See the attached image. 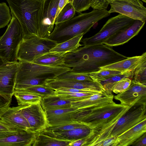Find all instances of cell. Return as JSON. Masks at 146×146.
Here are the masks:
<instances>
[{"mask_svg": "<svg viewBox=\"0 0 146 146\" xmlns=\"http://www.w3.org/2000/svg\"><path fill=\"white\" fill-rule=\"evenodd\" d=\"M146 103L137 102L107 125L96 131L92 129L86 146H95L110 137H117L146 119Z\"/></svg>", "mask_w": 146, "mask_h": 146, "instance_id": "cell-2", "label": "cell"}, {"mask_svg": "<svg viewBox=\"0 0 146 146\" xmlns=\"http://www.w3.org/2000/svg\"><path fill=\"white\" fill-rule=\"evenodd\" d=\"M135 20L119 14L109 19L100 30L92 36L82 39L84 46L103 44L110 37L131 25Z\"/></svg>", "mask_w": 146, "mask_h": 146, "instance_id": "cell-9", "label": "cell"}, {"mask_svg": "<svg viewBox=\"0 0 146 146\" xmlns=\"http://www.w3.org/2000/svg\"><path fill=\"white\" fill-rule=\"evenodd\" d=\"M134 70H131L121 73L114 76L106 80L98 82L106 90L112 91L114 86L120 80L125 78H128L132 79Z\"/></svg>", "mask_w": 146, "mask_h": 146, "instance_id": "cell-29", "label": "cell"}, {"mask_svg": "<svg viewBox=\"0 0 146 146\" xmlns=\"http://www.w3.org/2000/svg\"><path fill=\"white\" fill-rule=\"evenodd\" d=\"M117 137H110L98 143L96 146H113Z\"/></svg>", "mask_w": 146, "mask_h": 146, "instance_id": "cell-42", "label": "cell"}, {"mask_svg": "<svg viewBox=\"0 0 146 146\" xmlns=\"http://www.w3.org/2000/svg\"><path fill=\"white\" fill-rule=\"evenodd\" d=\"M118 0L129 1V0Z\"/></svg>", "mask_w": 146, "mask_h": 146, "instance_id": "cell-51", "label": "cell"}, {"mask_svg": "<svg viewBox=\"0 0 146 146\" xmlns=\"http://www.w3.org/2000/svg\"><path fill=\"white\" fill-rule=\"evenodd\" d=\"M64 65L71 72L89 74L100 68L127 58L104 44L84 46L66 53Z\"/></svg>", "mask_w": 146, "mask_h": 146, "instance_id": "cell-1", "label": "cell"}, {"mask_svg": "<svg viewBox=\"0 0 146 146\" xmlns=\"http://www.w3.org/2000/svg\"><path fill=\"white\" fill-rule=\"evenodd\" d=\"M114 96L112 91L105 90L94 94L84 100L72 102L71 106L78 109L102 106L114 102L113 101Z\"/></svg>", "mask_w": 146, "mask_h": 146, "instance_id": "cell-17", "label": "cell"}, {"mask_svg": "<svg viewBox=\"0 0 146 146\" xmlns=\"http://www.w3.org/2000/svg\"><path fill=\"white\" fill-rule=\"evenodd\" d=\"M41 104L44 111L72 107L71 101L58 95L42 98Z\"/></svg>", "mask_w": 146, "mask_h": 146, "instance_id": "cell-26", "label": "cell"}, {"mask_svg": "<svg viewBox=\"0 0 146 146\" xmlns=\"http://www.w3.org/2000/svg\"><path fill=\"white\" fill-rule=\"evenodd\" d=\"M5 63L0 58V66L1 65H2L3 64Z\"/></svg>", "mask_w": 146, "mask_h": 146, "instance_id": "cell-48", "label": "cell"}, {"mask_svg": "<svg viewBox=\"0 0 146 146\" xmlns=\"http://www.w3.org/2000/svg\"><path fill=\"white\" fill-rule=\"evenodd\" d=\"M44 85L55 90L63 88L98 92L105 90L98 82L95 81L53 79L46 80Z\"/></svg>", "mask_w": 146, "mask_h": 146, "instance_id": "cell-13", "label": "cell"}, {"mask_svg": "<svg viewBox=\"0 0 146 146\" xmlns=\"http://www.w3.org/2000/svg\"><path fill=\"white\" fill-rule=\"evenodd\" d=\"M21 130L22 129H17L11 124L0 119V132L16 131Z\"/></svg>", "mask_w": 146, "mask_h": 146, "instance_id": "cell-41", "label": "cell"}, {"mask_svg": "<svg viewBox=\"0 0 146 146\" xmlns=\"http://www.w3.org/2000/svg\"><path fill=\"white\" fill-rule=\"evenodd\" d=\"M20 111L29 123L31 131L38 133L48 127L46 113L41 102L21 105Z\"/></svg>", "mask_w": 146, "mask_h": 146, "instance_id": "cell-11", "label": "cell"}, {"mask_svg": "<svg viewBox=\"0 0 146 146\" xmlns=\"http://www.w3.org/2000/svg\"><path fill=\"white\" fill-rule=\"evenodd\" d=\"M130 106L114 102L100 106L78 109L72 114V119L74 122L81 123L96 131L109 124Z\"/></svg>", "mask_w": 146, "mask_h": 146, "instance_id": "cell-4", "label": "cell"}, {"mask_svg": "<svg viewBox=\"0 0 146 146\" xmlns=\"http://www.w3.org/2000/svg\"><path fill=\"white\" fill-rule=\"evenodd\" d=\"M146 132V119L118 136L113 146H127L131 145Z\"/></svg>", "mask_w": 146, "mask_h": 146, "instance_id": "cell-20", "label": "cell"}, {"mask_svg": "<svg viewBox=\"0 0 146 146\" xmlns=\"http://www.w3.org/2000/svg\"><path fill=\"white\" fill-rule=\"evenodd\" d=\"M55 79L94 81L90 76L89 74L78 73L69 72L62 74L57 76Z\"/></svg>", "mask_w": 146, "mask_h": 146, "instance_id": "cell-36", "label": "cell"}, {"mask_svg": "<svg viewBox=\"0 0 146 146\" xmlns=\"http://www.w3.org/2000/svg\"><path fill=\"white\" fill-rule=\"evenodd\" d=\"M19 61L5 63L0 66V94L14 95Z\"/></svg>", "mask_w": 146, "mask_h": 146, "instance_id": "cell-15", "label": "cell"}, {"mask_svg": "<svg viewBox=\"0 0 146 146\" xmlns=\"http://www.w3.org/2000/svg\"><path fill=\"white\" fill-rule=\"evenodd\" d=\"M23 90L34 93L41 96L42 98L50 96L57 95L55 90L44 85H37L33 86Z\"/></svg>", "mask_w": 146, "mask_h": 146, "instance_id": "cell-32", "label": "cell"}, {"mask_svg": "<svg viewBox=\"0 0 146 146\" xmlns=\"http://www.w3.org/2000/svg\"><path fill=\"white\" fill-rule=\"evenodd\" d=\"M55 90L58 91L70 92H93L83 90L63 88H58Z\"/></svg>", "mask_w": 146, "mask_h": 146, "instance_id": "cell-44", "label": "cell"}, {"mask_svg": "<svg viewBox=\"0 0 146 146\" xmlns=\"http://www.w3.org/2000/svg\"><path fill=\"white\" fill-rule=\"evenodd\" d=\"M87 137L84 138L72 141L70 146H85Z\"/></svg>", "mask_w": 146, "mask_h": 146, "instance_id": "cell-45", "label": "cell"}, {"mask_svg": "<svg viewBox=\"0 0 146 146\" xmlns=\"http://www.w3.org/2000/svg\"><path fill=\"white\" fill-rule=\"evenodd\" d=\"M21 130L16 131H11L7 132H0V138L5 137L12 134L16 133Z\"/></svg>", "mask_w": 146, "mask_h": 146, "instance_id": "cell-47", "label": "cell"}, {"mask_svg": "<svg viewBox=\"0 0 146 146\" xmlns=\"http://www.w3.org/2000/svg\"><path fill=\"white\" fill-rule=\"evenodd\" d=\"M73 1V0H68V3H72V2Z\"/></svg>", "mask_w": 146, "mask_h": 146, "instance_id": "cell-49", "label": "cell"}, {"mask_svg": "<svg viewBox=\"0 0 146 146\" xmlns=\"http://www.w3.org/2000/svg\"><path fill=\"white\" fill-rule=\"evenodd\" d=\"M109 0H91L90 7L93 9H106Z\"/></svg>", "mask_w": 146, "mask_h": 146, "instance_id": "cell-40", "label": "cell"}, {"mask_svg": "<svg viewBox=\"0 0 146 146\" xmlns=\"http://www.w3.org/2000/svg\"><path fill=\"white\" fill-rule=\"evenodd\" d=\"M106 9H94L81 13L66 21L55 25L47 38L57 43L63 42L76 35L87 33L96 23L110 15Z\"/></svg>", "mask_w": 146, "mask_h": 146, "instance_id": "cell-3", "label": "cell"}, {"mask_svg": "<svg viewBox=\"0 0 146 146\" xmlns=\"http://www.w3.org/2000/svg\"><path fill=\"white\" fill-rule=\"evenodd\" d=\"M132 80L136 82L146 85V60L134 70Z\"/></svg>", "mask_w": 146, "mask_h": 146, "instance_id": "cell-34", "label": "cell"}, {"mask_svg": "<svg viewBox=\"0 0 146 146\" xmlns=\"http://www.w3.org/2000/svg\"><path fill=\"white\" fill-rule=\"evenodd\" d=\"M37 133L22 130L16 133L0 138V146H33Z\"/></svg>", "mask_w": 146, "mask_h": 146, "instance_id": "cell-18", "label": "cell"}, {"mask_svg": "<svg viewBox=\"0 0 146 146\" xmlns=\"http://www.w3.org/2000/svg\"><path fill=\"white\" fill-rule=\"evenodd\" d=\"M76 12L72 3H68L54 19V24L60 23L70 19L74 16Z\"/></svg>", "mask_w": 146, "mask_h": 146, "instance_id": "cell-30", "label": "cell"}, {"mask_svg": "<svg viewBox=\"0 0 146 146\" xmlns=\"http://www.w3.org/2000/svg\"><path fill=\"white\" fill-rule=\"evenodd\" d=\"M48 131L58 138L73 141L82 138L88 137L90 135L92 129L85 125L68 130Z\"/></svg>", "mask_w": 146, "mask_h": 146, "instance_id": "cell-24", "label": "cell"}, {"mask_svg": "<svg viewBox=\"0 0 146 146\" xmlns=\"http://www.w3.org/2000/svg\"><path fill=\"white\" fill-rule=\"evenodd\" d=\"M84 35L81 33L64 42L57 43L49 52L65 54L73 51L83 45L80 42Z\"/></svg>", "mask_w": 146, "mask_h": 146, "instance_id": "cell-25", "label": "cell"}, {"mask_svg": "<svg viewBox=\"0 0 146 146\" xmlns=\"http://www.w3.org/2000/svg\"><path fill=\"white\" fill-rule=\"evenodd\" d=\"M121 73L122 72L113 70L100 69L98 71L89 74L94 81L98 82L106 80Z\"/></svg>", "mask_w": 146, "mask_h": 146, "instance_id": "cell-33", "label": "cell"}, {"mask_svg": "<svg viewBox=\"0 0 146 146\" xmlns=\"http://www.w3.org/2000/svg\"><path fill=\"white\" fill-rule=\"evenodd\" d=\"M68 0H59L58 7L54 19L58 15L62 8L68 3Z\"/></svg>", "mask_w": 146, "mask_h": 146, "instance_id": "cell-46", "label": "cell"}, {"mask_svg": "<svg viewBox=\"0 0 146 146\" xmlns=\"http://www.w3.org/2000/svg\"><path fill=\"white\" fill-rule=\"evenodd\" d=\"M121 105L130 106L137 102L146 103V85L131 80V84L124 91L114 96Z\"/></svg>", "mask_w": 146, "mask_h": 146, "instance_id": "cell-14", "label": "cell"}, {"mask_svg": "<svg viewBox=\"0 0 146 146\" xmlns=\"http://www.w3.org/2000/svg\"><path fill=\"white\" fill-rule=\"evenodd\" d=\"M59 0H44L41 20L36 35L47 38L54 29V19Z\"/></svg>", "mask_w": 146, "mask_h": 146, "instance_id": "cell-12", "label": "cell"}, {"mask_svg": "<svg viewBox=\"0 0 146 146\" xmlns=\"http://www.w3.org/2000/svg\"><path fill=\"white\" fill-rule=\"evenodd\" d=\"M85 125L81 123L76 122L58 126L48 127L44 130L52 131H66Z\"/></svg>", "mask_w": 146, "mask_h": 146, "instance_id": "cell-37", "label": "cell"}, {"mask_svg": "<svg viewBox=\"0 0 146 146\" xmlns=\"http://www.w3.org/2000/svg\"><path fill=\"white\" fill-rule=\"evenodd\" d=\"M18 61L19 65L15 80L32 78L53 79L71 70L70 68L64 66H51L33 62Z\"/></svg>", "mask_w": 146, "mask_h": 146, "instance_id": "cell-8", "label": "cell"}, {"mask_svg": "<svg viewBox=\"0 0 146 146\" xmlns=\"http://www.w3.org/2000/svg\"><path fill=\"white\" fill-rule=\"evenodd\" d=\"M72 142L58 138L50 131L44 130L37 133L33 146H70Z\"/></svg>", "mask_w": 146, "mask_h": 146, "instance_id": "cell-23", "label": "cell"}, {"mask_svg": "<svg viewBox=\"0 0 146 146\" xmlns=\"http://www.w3.org/2000/svg\"><path fill=\"white\" fill-rule=\"evenodd\" d=\"M110 13H117L134 20L145 22L146 8L140 0H109Z\"/></svg>", "mask_w": 146, "mask_h": 146, "instance_id": "cell-10", "label": "cell"}, {"mask_svg": "<svg viewBox=\"0 0 146 146\" xmlns=\"http://www.w3.org/2000/svg\"><path fill=\"white\" fill-rule=\"evenodd\" d=\"M6 0L11 15L18 19L21 25L24 37L36 35L44 0Z\"/></svg>", "mask_w": 146, "mask_h": 146, "instance_id": "cell-5", "label": "cell"}, {"mask_svg": "<svg viewBox=\"0 0 146 146\" xmlns=\"http://www.w3.org/2000/svg\"><path fill=\"white\" fill-rule=\"evenodd\" d=\"M65 54L63 53L49 52L38 57L33 62L46 66H63Z\"/></svg>", "mask_w": 146, "mask_h": 146, "instance_id": "cell-27", "label": "cell"}, {"mask_svg": "<svg viewBox=\"0 0 146 146\" xmlns=\"http://www.w3.org/2000/svg\"><path fill=\"white\" fill-rule=\"evenodd\" d=\"M18 105L33 104L41 102L42 96L38 94L22 90H15L14 94Z\"/></svg>", "mask_w": 146, "mask_h": 146, "instance_id": "cell-28", "label": "cell"}, {"mask_svg": "<svg viewBox=\"0 0 146 146\" xmlns=\"http://www.w3.org/2000/svg\"><path fill=\"white\" fill-rule=\"evenodd\" d=\"M11 19L10 9L6 3H0V29L7 26Z\"/></svg>", "mask_w": 146, "mask_h": 146, "instance_id": "cell-35", "label": "cell"}, {"mask_svg": "<svg viewBox=\"0 0 146 146\" xmlns=\"http://www.w3.org/2000/svg\"><path fill=\"white\" fill-rule=\"evenodd\" d=\"M24 37L19 22L12 15L5 32L0 37V58L4 63L18 61L17 52Z\"/></svg>", "mask_w": 146, "mask_h": 146, "instance_id": "cell-6", "label": "cell"}, {"mask_svg": "<svg viewBox=\"0 0 146 146\" xmlns=\"http://www.w3.org/2000/svg\"><path fill=\"white\" fill-rule=\"evenodd\" d=\"M131 81V79L128 78L121 79L114 86L112 92L117 94L124 91L129 86Z\"/></svg>", "mask_w": 146, "mask_h": 146, "instance_id": "cell-38", "label": "cell"}, {"mask_svg": "<svg viewBox=\"0 0 146 146\" xmlns=\"http://www.w3.org/2000/svg\"><path fill=\"white\" fill-rule=\"evenodd\" d=\"M145 22L135 20L131 25L110 37L103 44L112 47L123 44L137 35Z\"/></svg>", "mask_w": 146, "mask_h": 146, "instance_id": "cell-16", "label": "cell"}, {"mask_svg": "<svg viewBox=\"0 0 146 146\" xmlns=\"http://www.w3.org/2000/svg\"><path fill=\"white\" fill-rule=\"evenodd\" d=\"M142 1H143L144 2L146 3V0H141Z\"/></svg>", "mask_w": 146, "mask_h": 146, "instance_id": "cell-50", "label": "cell"}, {"mask_svg": "<svg viewBox=\"0 0 146 146\" xmlns=\"http://www.w3.org/2000/svg\"><path fill=\"white\" fill-rule=\"evenodd\" d=\"M91 0H73L72 5L76 12L81 13L90 7Z\"/></svg>", "mask_w": 146, "mask_h": 146, "instance_id": "cell-39", "label": "cell"}, {"mask_svg": "<svg viewBox=\"0 0 146 146\" xmlns=\"http://www.w3.org/2000/svg\"><path fill=\"white\" fill-rule=\"evenodd\" d=\"M56 91L57 94L60 97L71 102L84 100L94 94L100 92H70Z\"/></svg>", "mask_w": 146, "mask_h": 146, "instance_id": "cell-31", "label": "cell"}, {"mask_svg": "<svg viewBox=\"0 0 146 146\" xmlns=\"http://www.w3.org/2000/svg\"><path fill=\"white\" fill-rule=\"evenodd\" d=\"M21 107V105L16 107H10L0 119L17 129L31 131L29 123L20 111Z\"/></svg>", "mask_w": 146, "mask_h": 146, "instance_id": "cell-22", "label": "cell"}, {"mask_svg": "<svg viewBox=\"0 0 146 146\" xmlns=\"http://www.w3.org/2000/svg\"><path fill=\"white\" fill-rule=\"evenodd\" d=\"M146 60V52L141 55L126 58L100 68L102 69H109L123 72L134 70L139 65Z\"/></svg>", "mask_w": 146, "mask_h": 146, "instance_id": "cell-21", "label": "cell"}, {"mask_svg": "<svg viewBox=\"0 0 146 146\" xmlns=\"http://www.w3.org/2000/svg\"><path fill=\"white\" fill-rule=\"evenodd\" d=\"M57 43L36 35L24 37L17 53L19 61L33 62L37 58L49 52Z\"/></svg>", "mask_w": 146, "mask_h": 146, "instance_id": "cell-7", "label": "cell"}, {"mask_svg": "<svg viewBox=\"0 0 146 146\" xmlns=\"http://www.w3.org/2000/svg\"><path fill=\"white\" fill-rule=\"evenodd\" d=\"M133 146H146V132L137 139L131 145Z\"/></svg>", "mask_w": 146, "mask_h": 146, "instance_id": "cell-43", "label": "cell"}, {"mask_svg": "<svg viewBox=\"0 0 146 146\" xmlns=\"http://www.w3.org/2000/svg\"><path fill=\"white\" fill-rule=\"evenodd\" d=\"M70 107L45 111L48 127L56 126L74 122L72 115L78 110Z\"/></svg>", "mask_w": 146, "mask_h": 146, "instance_id": "cell-19", "label": "cell"}]
</instances>
